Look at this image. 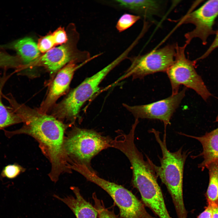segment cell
Masks as SVG:
<instances>
[{
	"label": "cell",
	"instance_id": "1",
	"mask_svg": "<svg viewBox=\"0 0 218 218\" xmlns=\"http://www.w3.org/2000/svg\"><path fill=\"white\" fill-rule=\"evenodd\" d=\"M12 108L21 119L23 125L15 130H4L5 135L10 138L15 135L24 134L35 139L51 163L49 177L56 182L61 174L71 170L70 160L64 147L66 126L51 115L17 101L13 104Z\"/></svg>",
	"mask_w": 218,
	"mask_h": 218
},
{
	"label": "cell",
	"instance_id": "2",
	"mask_svg": "<svg viewBox=\"0 0 218 218\" xmlns=\"http://www.w3.org/2000/svg\"><path fill=\"white\" fill-rule=\"evenodd\" d=\"M153 133L161 150L162 157H160V165L157 166L150 160V163L158 177L165 184L172 200L178 218H187L183 195V178L184 166L189 152L182 151L181 147L174 152L167 149L166 132L162 140L160 132L153 128Z\"/></svg>",
	"mask_w": 218,
	"mask_h": 218
},
{
	"label": "cell",
	"instance_id": "3",
	"mask_svg": "<svg viewBox=\"0 0 218 218\" xmlns=\"http://www.w3.org/2000/svg\"><path fill=\"white\" fill-rule=\"evenodd\" d=\"M119 64L118 61L114 59L101 70L85 79L63 100L52 107L51 115L61 121L66 120L73 123L78 117L82 106L99 90L101 81Z\"/></svg>",
	"mask_w": 218,
	"mask_h": 218
},
{
	"label": "cell",
	"instance_id": "4",
	"mask_svg": "<svg viewBox=\"0 0 218 218\" xmlns=\"http://www.w3.org/2000/svg\"><path fill=\"white\" fill-rule=\"evenodd\" d=\"M73 170L107 193L119 208L121 218H156L147 212L141 201L122 186L100 177L84 165L75 164Z\"/></svg>",
	"mask_w": 218,
	"mask_h": 218
},
{
	"label": "cell",
	"instance_id": "5",
	"mask_svg": "<svg viewBox=\"0 0 218 218\" xmlns=\"http://www.w3.org/2000/svg\"><path fill=\"white\" fill-rule=\"evenodd\" d=\"M112 140L92 130L75 127L65 138L64 147L72 163L91 166L92 158L102 150L111 147Z\"/></svg>",
	"mask_w": 218,
	"mask_h": 218
},
{
	"label": "cell",
	"instance_id": "6",
	"mask_svg": "<svg viewBox=\"0 0 218 218\" xmlns=\"http://www.w3.org/2000/svg\"><path fill=\"white\" fill-rule=\"evenodd\" d=\"M187 45L185 43L182 46L177 43L175 45L174 61L166 72L170 83L172 94L178 92L180 86L183 85L194 90L206 101L211 94L195 70L196 61H191L186 57L185 50Z\"/></svg>",
	"mask_w": 218,
	"mask_h": 218
},
{
	"label": "cell",
	"instance_id": "7",
	"mask_svg": "<svg viewBox=\"0 0 218 218\" xmlns=\"http://www.w3.org/2000/svg\"><path fill=\"white\" fill-rule=\"evenodd\" d=\"M175 53V45H168L143 55L128 57L130 65L113 85L130 77L141 79L155 73L166 72L174 62Z\"/></svg>",
	"mask_w": 218,
	"mask_h": 218
},
{
	"label": "cell",
	"instance_id": "8",
	"mask_svg": "<svg viewBox=\"0 0 218 218\" xmlns=\"http://www.w3.org/2000/svg\"><path fill=\"white\" fill-rule=\"evenodd\" d=\"M79 39L74 41L70 45L68 41L64 44L53 48L26 66L25 69L31 66H42L51 74H53L72 61L87 63L97 57V55L91 57L90 53L87 51L79 50L77 48Z\"/></svg>",
	"mask_w": 218,
	"mask_h": 218
},
{
	"label": "cell",
	"instance_id": "9",
	"mask_svg": "<svg viewBox=\"0 0 218 218\" xmlns=\"http://www.w3.org/2000/svg\"><path fill=\"white\" fill-rule=\"evenodd\" d=\"M218 16V0H212L183 17L179 22L180 24H191L195 27L185 34V43L188 45L193 38H198L203 45H206L208 37L215 32L213 27Z\"/></svg>",
	"mask_w": 218,
	"mask_h": 218
},
{
	"label": "cell",
	"instance_id": "10",
	"mask_svg": "<svg viewBox=\"0 0 218 218\" xmlns=\"http://www.w3.org/2000/svg\"><path fill=\"white\" fill-rule=\"evenodd\" d=\"M187 88L162 100L145 104L130 106L123 105L135 119L158 120L163 122L165 130L170 124L171 118L184 98Z\"/></svg>",
	"mask_w": 218,
	"mask_h": 218
},
{
	"label": "cell",
	"instance_id": "11",
	"mask_svg": "<svg viewBox=\"0 0 218 218\" xmlns=\"http://www.w3.org/2000/svg\"><path fill=\"white\" fill-rule=\"evenodd\" d=\"M155 172H151L132 181L140 192L142 202L159 218H171L166 207Z\"/></svg>",
	"mask_w": 218,
	"mask_h": 218
},
{
	"label": "cell",
	"instance_id": "12",
	"mask_svg": "<svg viewBox=\"0 0 218 218\" xmlns=\"http://www.w3.org/2000/svg\"><path fill=\"white\" fill-rule=\"evenodd\" d=\"M100 3L119 10H125L140 16L145 21L155 23L154 17L162 15L165 1L148 0L101 1Z\"/></svg>",
	"mask_w": 218,
	"mask_h": 218
},
{
	"label": "cell",
	"instance_id": "13",
	"mask_svg": "<svg viewBox=\"0 0 218 218\" xmlns=\"http://www.w3.org/2000/svg\"><path fill=\"white\" fill-rule=\"evenodd\" d=\"M77 63L76 61H72L58 71L46 97L37 109L40 112L47 114L57 99L68 90L75 71L86 63L78 64Z\"/></svg>",
	"mask_w": 218,
	"mask_h": 218
},
{
	"label": "cell",
	"instance_id": "14",
	"mask_svg": "<svg viewBox=\"0 0 218 218\" xmlns=\"http://www.w3.org/2000/svg\"><path fill=\"white\" fill-rule=\"evenodd\" d=\"M0 48L13 50L16 52L22 64L19 70L35 61L40 57V52L37 43L30 37H25L7 44L0 45Z\"/></svg>",
	"mask_w": 218,
	"mask_h": 218
},
{
	"label": "cell",
	"instance_id": "15",
	"mask_svg": "<svg viewBox=\"0 0 218 218\" xmlns=\"http://www.w3.org/2000/svg\"><path fill=\"white\" fill-rule=\"evenodd\" d=\"M181 134L197 140L201 144L203 151L195 157L200 156L203 158V161L198 165V168L201 170H203L211 162L218 160V128L200 137Z\"/></svg>",
	"mask_w": 218,
	"mask_h": 218
},
{
	"label": "cell",
	"instance_id": "16",
	"mask_svg": "<svg viewBox=\"0 0 218 218\" xmlns=\"http://www.w3.org/2000/svg\"><path fill=\"white\" fill-rule=\"evenodd\" d=\"M75 197L67 196L63 198L54 195V197L66 204L73 212L76 218H97V212L94 206L85 200L81 195L79 188H71Z\"/></svg>",
	"mask_w": 218,
	"mask_h": 218
},
{
	"label": "cell",
	"instance_id": "17",
	"mask_svg": "<svg viewBox=\"0 0 218 218\" xmlns=\"http://www.w3.org/2000/svg\"><path fill=\"white\" fill-rule=\"evenodd\" d=\"M209 177L208 186L205 194L207 205L218 206V160L206 166Z\"/></svg>",
	"mask_w": 218,
	"mask_h": 218
},
{
	"label": "cell",
	"instance_id": "18",
	"mask_svg": "<svg viewBox=\"0 0 218 218\" xmlns=\"http://www.w3.org/2000/svg\"><path fill=\"white\" fill-rule=\"evenodd\" d=\"M6 80L5 78L0 83V130L22 122L20 116L9 106H6L2 102V90Z\"/></svg>",
	"mask_w": 218,
	"mask_h": 218
},
{
	"label": "cell",
	"instance_id": "19",
	"mask_svg": "<svg viewBox=\"0 0 218 218\" xmlns=\"http://www.w3.org/2000/svg\"><path fill=\"white\" fill-rule=\"evenodd\" d=\"M22 66L19 58L0 51V68L4 69H20Z\"/></svg>",
	"mask_w": 218,
	"mask_h": 218
},
{
	"label": "cell",
	"instance_id": "20",
	"mask_svg": "<svg viewBox=\"0 0 218 218\" xmlns=\"http://www.w3.org/2000/svg\"><path fill=\"white\" fill-rule=\"evenodd\" d=\"M141 18L140 16L125 13L117 21L116 28L119 32H122L132 26Z\"/></svg>",
	"mask_w": 218,
	"mask_h": 218
},
{
	"label": "cell",
	"instance_id": "21",
	"mask_svg": "<svg viewBox=\"0 0 218 218\" xmlns=\"http://www.w3.org/2000/svg\"><path fill=\"white\" fill-rule=\"evenodd\" d=\"M92 197L94 202V207L97 212L99 218H119L113 211L106 208L103 201L97 198L95 192L93 193Z\"/></svg>",
	"mask_w": 218,
	"mask_h": 218
},
{
	"label": "cell",
	"instance_id": "22",
	"mask_svg": "<svg viewBox=\"0 0 218 218\" xmlns=\"http://www.w3.org/2000/svg\"><path fill=\"white\" fill-rule=\"evenodd\" d=\"M25 170L21 166L15 163L5 166L2 170L0 175L3 178L13 179L21 173L24 172Z\"/></svg>",
	"mask_w": 218,
	"mask_h": 218
},
{
	"label": "cell",
	"instance_id": "23",
	"mask_svg": "<svg viewBox=\"0 0 218 218\" xmlns=\"http://www.w3.org/2000/svg\"><path fill=\"white\" fill-rule=\"evenodd\" d=\"M37 44L40 52L44 54L55 46L51 33L41 37L38 39Z\"/></svg>",
	"mask_w": 218,
	"mask_h": 218
},
{
	"label": "cell",
	"instance_id": "24",
	"mask_svg": "<svg viewBox=\"0 0 218 218\" xmlns=\"http://www.w3.org/2000/svg\"><path fill=\"white\" fill-rule=\"evenodd\" d=\"M51 34L55 45L64 44L68 41V35L63 27L58 28Z\"/></svg>",
	"mask_w": 218,
	"mask_h": 218
},
{
	"label": "cell",
	"instance_id": "25",
	"mask_svg": "<svg viewBox=\"0 0 218 218\" xmlns=\"http://www.w3.org/2000/svg\"><path fill=\"white\" fill-rule=\"evenodd\" d=\"M218 47V29L216 32L215 38L206 52L197 60L203 59L206 57L215 49Z\"/></svg>",
	"mask_w": 218,
	"mask_h": 218
},
{
	"label": "cell",
	"instance_id": "26",
	"mask_svg": "<svg viewBox=\"0 0 218 218\" xmlns=\"http://www.w3.org/2000/svg\"><path fill=\"white\" fill-rule=\"evenodd\" d=\"M213 206L207 205L204 210L197 217V218H212Z\"/></svg>",
	"mask_w": 218,
	"mask_h": 218
},
{
	"label": "cell",
	"instance_id": "27",
	"mask_svg": "<svg viewBox=\"0 0 218 218\" xmlns=\"http://www.w3.org/2000/svg\"><path fill=\"white\" fill-rule=\"evenodd\" d=\"M212 218H218V206H213Z\"/></svg>",
	"mask_w": 218,
	"mask_h": 218
},
{
	"label": "cell",
	"instance_id": "28",
	"mask_svg": "<svg viewBox=\"0 0 218 218\" xmlns=\"http://www.w3.org/2000/svg\"><path fill=\"white\" fill-rule=\"evenodd\" d=\"M216 121L218 122V115H217L216 118Z\"/></svg>",
	"mask_w": 218,
	"mask_h": 218
},
{
	"label": "cell",
	"instance_id": "29",
	"mask_svg": "<svg viewBox=\"0 0 218 218\" xmlns=\"http://www.w3.org/2000/svg\"><path fill=\"white\" fill-rule=\"evenodd\" d=\"M2 178H3V177L1 176L0 174V180H2Z\"/></svg>",
	"mask_w": 218,
	"mask_h": 218
}]
</instances>
